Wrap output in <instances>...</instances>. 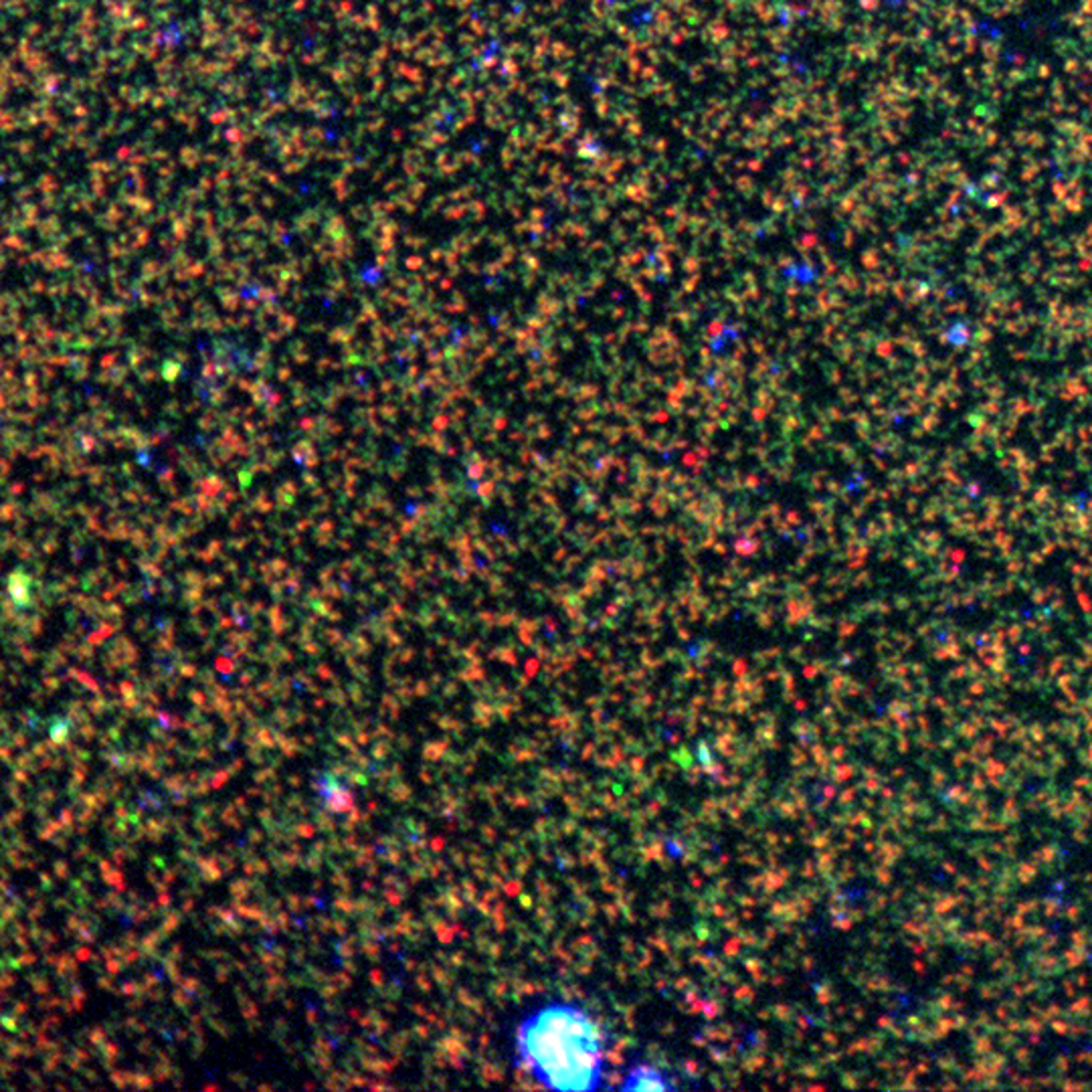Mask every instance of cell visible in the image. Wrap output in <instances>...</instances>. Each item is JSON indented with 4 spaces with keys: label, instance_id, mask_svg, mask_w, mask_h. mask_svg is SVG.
<instances>
[{
    "label": "cell",
    "instance_id": "6da1fadb",
    "mask_svg": "<svg viewBox=\"0 0 1092 1092\" xmlns=\"http://www.w3.org/2000/svg\"><path fill=\"white\" fill-rule=\"evenodd\" d=\"M518 1060L551 1090H599L605 1074L601 1028L583 1008L551 1002L520 1021Z\"/></svg>",
    "mask_w": 1092,
    "mask_h": 1092
},
{
    "label": "cell",
    "instance_id": "7a4b0ae2",
    "mask_svg": "<svg viewBox=\"0 0 1092 1092\" xmlns=\"http://www.w3.org/2000/svg\"><path fill=\"white\" fill-rule=\"evenodd\" d=\"M673 1082L665 1074L654 1066L639 1064L627 1072L626 1080L621 1082V1090H672Z\"/></svg>",
    "mask_w": 1092,
    "mask_h": 1092
}]
</instances>
